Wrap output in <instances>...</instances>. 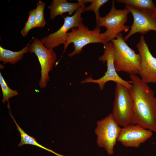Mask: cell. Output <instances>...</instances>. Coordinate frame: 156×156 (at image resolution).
<instances>
[{
  "mask_svg": "<svg viewBox=\"0 0 156 156\" xmlns=\"http://www.w3.org/2000/svg\"><path fill=\"white\" fill-rule=\"evenodd\" d=\"M125 7L130 11L133 21L129 32L123 38L125 41L138 33L144 34L151 30L156 31V16L154 14L139 10L128 5H126Z\"/></svg>",
  "mask_w": 156,
  "mask_h": 156,
  "instance_id": "7c38bea8",
  "label": "cell"
},
{
  "mask_svg": "<svg viewBox=\"0 0 156 156\" xmlns=\"http://www.w3.org/2000/svg\"><path fill=\"white\" fill-rule=\"evenodd\" d=\"M35 9L31 10L29 12L28 19L21 31L23 36H26L30 30L35 28Z\"/></svg>",
  "mask_w": 156,
  "mask_h": 156,
  "instance_id": "ffe728a7",
  "label": "cell"
},
{
  "mask_svg": "<svg viewBox=\"0 0 156 156\" xmlns=\"http://www.w3.org/2000/svg\"><path fill=\"white\" fill-rule=\"evenodd\" d=\"M28 52L34 53L37 56L41 66V77L39 86L46 88L50 77L49 73L52 70L56 61L57 55L53 49L46 47L37 38H34L29 46Z\"/></svg>",
  "mask_w": 156,
  "mask_h": 156,
  "instance_id": "9c48e42d",
  "label": "cell"
},
{
  "mask_svg": "<svg viewBox=\"0 0 156 156\" xmlns=\"http://www.w3.org/2000/svg\"><path fill=\"white\" fill-rule=\"evenodd\" d=\"M45 5L46 3L41 1H39L36 4V7L35 9V27H42L46 24L44 18V10Z\"/></svg>",
  "mask_w": 156,
  "mask_h": 156,
  "instance_id": "ac0fdd59",
  "label": "cell"
},
{
  "mask_svg": "<svg viewBox=\"0 0 156 156\" xmlns=\"http://www.w3.org/2000/svg\"><path fill=\"white\" fill-rule=\"evenodd\" d=\"M100 27L96 26L93 30L82 23L77 27L73 28L68 33V38L64 45L62 55L65 53L68 45L73 44L74 50L68 54L70 57L79 54L82 51L84 47L90 43H101L103 44L108 42L107 38L103 33H100Z\"/></svg>",
  "mask_w": 156,
  "mask_h": 156,
  "instance_id": "3957f363",
  "label": "cell"
},
{
  "mask_svg": "<svg viewBox=\"0 0 156 156\" xmlns=\"http://www.w3.org/2000/svg\"><path fill=\"white\" fill-rule=\"evenodd\" d=\"M80 3H70L66 0H53L48 8L50 10V18L53 20L57 16L67 12L71 15L80 7Z\"/></svg>",
  "mask_w": 156,
  "mask_h": 156,
  "instance_id": "4fadbf2b",
  "label": "cell"
},
{
  "mask_svg": "<svg viewBox=\"0 0 156 156\" xmlns=\"http://www.w3.org/2000/svg\"><path fill=\"white\" fill-rule=\"evenodd\" d=\"M133 107L130 89L120 83H116L112 114L119 126L123 127L131 124Z\"/></svg>",
  "mask_w": 156,
  "mask_h": 156,
  "instance_id": "277c9868",
  "label": "cell"
},
{
  "mask_svg": "<svg viewBox=\"0 0 156 156\" xmlns=\"http://www.w3.org/2000/svg\"><path fill=\"white\" fill-rule=\"evenodd\" d=\"M114 47V64L116 71L130 75L139 74L140 70L141 57L126 43L122 33L111 41Z\"/></svg>",
  "mask_w": 156,
  "mask_h": 156,
  "instance_id": "7a4b0ae2",
  "label": "cell"
},
{
  "mask_svg": "<svg viewBox=\"0 0 156 156\" xmlns=\"http://www.w3.org/2000/svg\"><path fill=\"white\" fill-rule=\"evenodd\" d=\"M155 54H156V53H155Z\"/></svg>",
  "mask_w": 156,
  "mask_h": 156,
  "instance_id": "7402d4cb",
  "label": "cell"
},
{
  "mask_svg": "<svg viewBox=\"0 0 156 156\" xmlns=\"http://www.w3.org/2000/svg\"><path fill=\"white\" fill-rule=\"evenodd\" d=\"M152 135L151 131L139 125L131 124L121 128L117 141L125 147L138 148Z\"/></svg>",
  "mask_w": 156,
  "mask_h": 156,
  "instance_id": "8fae6325",
  "label": "cell"
},
{
  "mask_svg": "<svg viewBox=\"0 0 156 156\" xmlns=\"http://www.w3.org/2000/svg\"><path fill=\"white\" fill-rule=\"evenodd\" d=\"M34 38V37H33L25 47L18 51L14 52L5 49L0 46V61L4 64L9 63L14 64L21 60L24 54L28 52L29 45Z\"/></svg>",
  "mask_w": 156,
  "mask_h": 156,
  "instance_id": "5bb4252c",
  "label": "cell"
},
{
  "mask_svg": "<svg viewBox=\"0 0 156 156\" xmlns=\"http://www.w3.org/2000/svg\"><path fill=\"white\" fill-rule=\"evenodd\" d=\"M85 4H81V7L72 16L64 17L63 25L57 31L41 38L40 41L47 48L53 49L60 44L66 43L68 38V31L70 29L77 27L83 23L81 14L84 12Z\"/></svg>",
  "mask_w": 156,
  "mask_h": 156,
  "instance_id": "ba28073f",
  "label": "cell"
},
{
  "mask_svg": "<svg viewBox=\"0 0 156 156\" xmlns=\"http://www.w3.org/2000/svg\"><path fill=\"white\" fill-rule=\"evenodd\" d=\"M108 1V0H92L91 4L85 7L84 10V11H92L94 12L96 23L100 17L99 11L100 8Z\"/></svg>",
  "mask_w": 156,
  "mask_h": 156,
  "instance_id": "d6986e66",
  "label": "cell"
},
{
  "mask_svg": "<svg viewBox=\"0 0 156 156\" xmlns=\"http://www.w3.org/2000/svg\"><path fill=\"white\" fill-rule=\"evenodd\" d=\"M115 2V0L112 1L110 11L105 16L100 17L96 23V26L106 28V30L103 34L108 42L115 39L119 33L123 31L126 33L131 28V27L125 25L127 22L130 11L126 7L123 10L116 9Z\"/></svg>",
  "mask_w": 156,
  "mask_h": 156,
  "instance_id": "5b68a950",
  "label": "cell"
},
{
  "mask_svg": "<svg viewBox=\"0 0 156 156\" xmlns=\"http://www.w3.org/2000/svg\"><path fill=\"white\" fill-rule=\"evenodd\" d=\"M133 103L131 124L156 133V97L153 90L138 76L130 75Z\"/></svg>",
  "mask_w": 156,
  "mask_h": 156,
  "instance_id": "6da1fadb",
  "label": "cell"
},
{
  "mask_svg": "<svg viewBox=\"0 0 156 156\" xmlns=\"http://www.w3.org/2000/svg\"><path fill=\"white\" fill-rule=\"evenodd\" d=\"M0 84L2 92L3 98L2 99V103L4 104L6 101L8 102V107L10 110L9 99L10 98L18 95V92L16 90H12L9 88L1 72L0 73Z\"/></svg>",
  "mask_w": 156,
  "mask_h": 156,
  "instance_id": "e0dca14e",
  "label": "cell"
},
{
  "mask_svg": "<svg viewBox=\"0 0 156 156\" xmlns=\"http://www.w3.org/2000/svg\"><path fill=\"white\" fill-rule=\"evenodd\" d=\"M136 46L141 57L140 78L146 83H156V58L151 53L143 35Z\"/></svg>",
  "mask_w": 156,
  "mask_h": 156,
  "instance_id": "30bf717a",
  "label": "cell"
},
{
  "mask_svg": "<svg viewBox=\"0 0 156 156\" xmlns=\"http://www.w3.org/2000/svg\"><path fill=\"white\" fill-rule=\"evenodd\" d=\"M104 49L103 55L99 57V60L103 63H107V70L105 74L100 78L94 79L91 76L87 77L82 80L80 83H93L97 84L101 90L104 89L105 84L109 81H113L116 83H120L129 89L132 87L131 80H124L118 74L114 64V47L111 41L103 44Z\"/></svg>",
  "mask_w": 156,
  "mask_h": 156,
  "instance_id": "8992f818",
  "label": "cell"
},
{
  "mask_svg": "<svg viewBox=\"0 0 156 156\" xmlns=\"http://www.w3.org/2000/svg\"><path fill=\"white\" fill-rule=\"evenodd\" d=\"M121 128L114 120L112 113L97 121L95 129L97 135L96 143L104 148L109 155L114 153L116 145Z\"/></svg>",
  "mask_w": 156,
  "mask_h": 156,
  "instance_id": "52a82bcc",
  "label": "cell"
},
{
  "mask_svg": "<svg viewBox=\"0 0 156 156\" xmlns=\"http://www.w3.org/2000/svg\"><path fill=\"white\" fill-rule=\"evenodd\" d=\"M154 15L156 16V12L155 13Z\"/></svg>",
  "mask_w": 156,
  "mask_h": 156,
  "instance_id": "44dd1931",
  "label": "cell"
},
{
  "mask_svg": "<svg viewBox=\"0 0 156 156\" xmlns=\"http://www.w3.org/2000/svg\"><path fill=\"white\" fill-rule=\"evenodd\" d=\"M10 114L16 126L17 130L19 131L21 134V139L20 143L18 145V146H21L25 144H31L37 146L41 148L45 149L47 151L55 154L57 156H65L57 154L52 150L47 148L39 144L36 142V139L28 135L20 128L11 114L10 113Z\"/></svg>",
  "mask_w": 156,
  "mask_h": 156,
  "instance_id": "2e32d148",
  "label": "cell"
},
{
  "mask_svg": "<svg viewBox=\"0 0 156 156\" xmlns=\"http://www.w3.org/2000/svg\"><path fill=\"white\" fill-rule=\"evenodd\" d=\"M118 3L125 4L132 8L154 14L156 7L152 0H117Z\"/></svg>",
  "mask_w": 156,
  "mask_h": 156,
  "instance_id": "9a60e30c",
  "label": "cell"
}]
</instances>
